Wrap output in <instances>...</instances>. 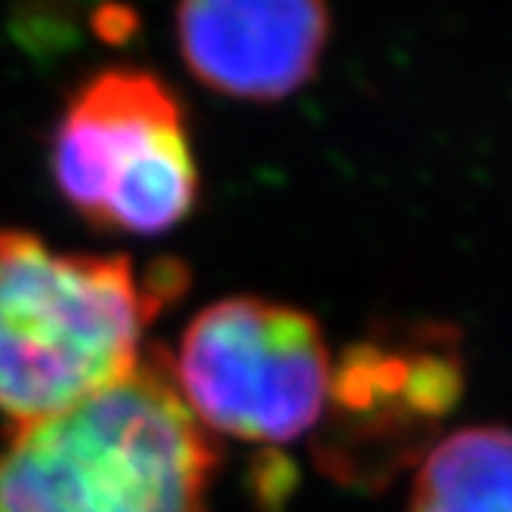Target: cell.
Returning <instances> with one entry per match:
<instances>
[{"instance_id":"1","label":"cell","mask_w":512,"mask_h":512,"mask_svg":"<svg viewBox=\"0 0 512 512\" xmlns=\"http://www.w3.org/2000/svg\"><path fill=\"white\" fill-rule=\"evenodd\" d=\"M216 466L170 355L152 352L78 405L10 426L0 512H207Z\"/></svg>"},{"instance_id":"7","label":"cell","mask_w":512,"mask_h":512,"mask_svg":"<svg viewBox=\"0 0 512 512\" xmlns=\"http://www.w3.org/2000/svg\"><path fill=\"white\" fill-rule=\"evenodd\" d=\"M408 512H512V429L472 426L442 438L420 460Z\"/></svg>"},{"instance_id":"4","label":"cell","mask_w":512,"mask_h":512,"mask_svg":"<svg viewBox=\"0 0 512 512\" xmlns=\"http://www.w3.org/2000/svg\"><path fill=\"white\" fill-rule=\"evenodd\" d=\"M170 371L204 429L284 445L318 429L334 361L318 321L306 312L232 297L195 315Z\"/></svg>"},{"instance_id":"5","label":"cell","mask_w":512,"mask_h":512,"mask_svg":"<svg viewBox=\"0 0 512 512\" xmlns=\"http://www.w3.org/2000/svg\"><path fill=\"white\" fill-rule=\"evenodd\" d=\"M463 377L442 340L361 343L331 380L318 451L346 482H374L405 463L454 408Z\"/></svg>"},{"instance_id":"3","label":"cell","mask_w":512,"mask_h":512,"mask_svg":"<svg viewBox=\"0 0 512 512\" xmlns=\"http://www.w3.org/2000/svg\"><path fill=\"white\" fill-rule=\"evenodd\" d=\"M50 173L96 229L161 235L198 201L182 102L145 68H102L71 93L50 139Z\"/></svg>"},{"instance_id":"6","label":"cell","mask_w":512,"mask_h":512,"mask_svg":"<svg viewBox=\"0 0 512 512\" xmlns=\"http://www.w3.org/2000/svg\"><path fill=\"white\" fill-rule=\"evenodd\" d=\"M331 38L327 0H179L176 44L192 75L229 99L303 90Z\"/></svg>"},{"instance_id":"2","label":"cell","mask_w":512,"mask_h":512,"mask_svg":"<svg viewBox=\"0 0 512 512\" xmlns=\"http://www.w3.org/2000/svg\"><path fill=\"white\" fill-rule=\"evenodd\" d=\"M182 281L176 263L142 275L127 256L62 253L0 226V417L44 420L124 380Z\"/></svg>"}]
</instances>
